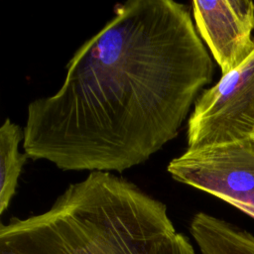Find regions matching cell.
Returning <instances> with one entry per match:
<instances>
[{
  "label": "cell",
  "instance_id": "52a82bcc",
  "mask_svg": "<svg viewBox=\"0 0 254 254\" xmlns=\"http://www.w3.org/2000/svg\"><path fill=\"white\" fill-rule=\"evenodd\" d=\"M24 139L19 125L6 118L0 127V213L10 205L16 193L22 169L29 158L19 152V144Z\"/></svg>",
  "mask_w": 254,
  "mask_h": 254
},
{
  "label": "cell",
  "instance_id": "5b68a950",
  "mask_svg": "<svg viewBox=\"0 0 254 254\" xmlns=\"http://www.w3.org/2000/svg\"><path fill=\"white\" fill-rule=\"evenodd\" d=\"M192 17L222 75L254 51V3L249 0L192 1Z\"/></svg>",
  "mask_w": 254,
  "mask_h": 254
},
{
  "label": "cell",
  "instance_id": "7a4b0ae2",
  "mask_svg": "<svg viewBox=\"0 0 254 254\" xmlns=\"http://www.w3.org/2000/svg\"><path fill=\"white\" fill-rule=\"evenodd\" d=\"M167 205L130 181L90 172L52 206L0 226V254H164L177 234Z\"/></svg>",
  "mask_w": 254,
  "mask_h": 254
},
{
  "label": "cell",
  "instance_id": "8992f818",
  "mask_svg": "<svg viewBox=\"0 0 254 254\" xmlns=\"http://www.w3.org/2000/svg\"><path fill=\"white\" fill-rule=\"evenodd\" d=\"M199 254H254V235L223 219L197 212L190 224Z\"/></svg>",
  "mask_w": 254,
  "mask_h": 254
},
{
  "label": "cell",
  "instance_id": "30bf717a",
  "mask_svg": "<svg viewBox=\"0 0 254 254\" xmlns=\"http://www.w3.org/2000/svg\"><path fill=\"white\" fill-rule=\"evenodd\" d=\"M251 139H253V141H254V135H253V137H252V138H251Z\"/></svg>",
  "mask_w": 254,
  "mask_h": 254
},
{
  "label": "cell",
  "instance_id": "ba28073f",
  "mask_svg": "<svg viewBox=\"0 0 254 254\" xmlns=\"http://www.w3.org/2000/svg\"><path fill=\"white\" fill-rule=\"evenodd\" d=\"M164 254H196V252L187 236L177 233L167 246Z\"/></svg>",
  "mask_w": 254,
  "mask_h": 254
},
{
  "label": "cell",
  "instance_id": "277c9868",
  "mask_svg": "<svg viewBox=\"0 0 254 254\" xmlns=\"http://www.w3.org/2000/svg\"><path fill=\"white\" fill-rule=\"evenodd\" d=\"M171 177L246 212L254 200V141L187 149L167 167Z\"/></svg>",
  "mask_w": 254,
  "mask_h": 254
},
{
  "label": "cell",
  "instance_id": "3957f363",
  "mask_svg": "<svg viewBox=\"0 0 254 254\" xmlns=\"http://www.w3.org/2000/svg\"><path fill=\"white\" fill-rule=\"evenodd\" d=\"M254 135V51L196 98L187 121V149L228 144Z\"/></svg>",
  "mask_w": 254,
  "mask_h": 254
},
{
  "label": "cell",
  "instance_id": "6da1fadb",
  "mask_svg": "<svg viewBox=\"0 0 254 254\" xmlns=\"http://www.w3.org/2000/svg\"><path fill=\"white\" fill-rule=\"evenodd\" d=\"M212 75L185 4H119L73 54L59 90L29 103L25 154L63 171L122 173L178 136Z\"/></svg>",
  "mask_w": 254,
  "mask_h": 254
},
{
  "label": "cell",
  "instance_id": "9c48e42d",
  "mask_svg": "<svg viewBox=\"0 0 254 254\" xmlns=\"http://www.w3.org/2000/svg\"><path fill=\"white\" fill-rule=\"evenodd\" d=\"M247 215H249V216H251L252 218H254V200H253V202H252L250 208H249L248 211H247Z\"/></svg>",
  "mask_w": 254,
  "mask_h": 254
}]
</instances>
